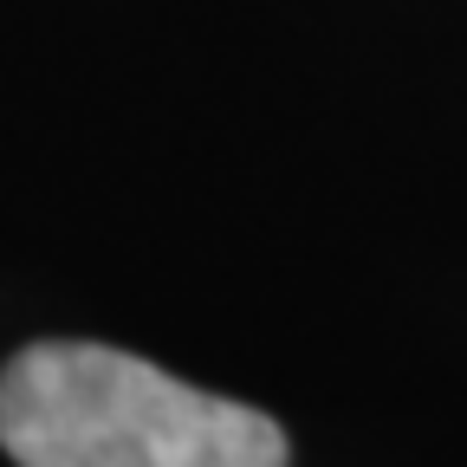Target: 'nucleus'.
Here are the masks:
<instances>
[{"mask_svg": "<svg viewBox=\"0 0 467 467\" xmlns=\"http://www.w3.org/2000/svg\"><path fill=\"white\" fill-rule=\"evenodd\" d=\"M0 448L20 467H285V429L130 350L52 337L0 370Z\"/></svg>", "mask_w": 467, "mask_h": 467, "instance_id": "1", "label": "nucleus"}]
</instances>
